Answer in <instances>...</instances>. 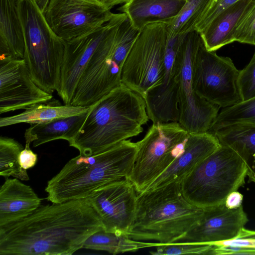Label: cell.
<instances>
[{
  "instance_id": "cell-1",
  "label": "cell",
  "mask_w": 255,
  "mask_h": 255,
  "mask_svg": "<svg viewBox=\"0 0 255 255\" xmlns=\"http://www.w3.org/2000/svg\"><path fill=\"white\" fill-rule=\"evenodd\" d=\"M102 229L88 198L40 205L28 216L0 226V255H70Z\"/></svg>"
},
{
  "instance_id": "cell-2",
  "label": "cell",
  "mask_w": 255,
  "mask_h": 255,
  "mask_svg": "<svg viewBox=\"0 0 255 255\" xmlns=\"http://www.w3.org/2000/svg\"><path fill=\"white\" fill-rule=\"evenodd\" d=\"M148 120L144 99L122 84L89 107L69 144L81 155L95 154L138 135Z\"/></svg>"
},
{
  "instance_id": "cell-3",
  "label": "cell",
  "mask_w": 255,
  "mask_h": 255,
  "mask_svg": "<svg viewBox=\"0 0 255 255\" xmlns=\"http://www.w3.org/2000/svg\"><path fill=\"white\" fill-rule=\"evenodd\" d=\"M137 150L127 139L101 152L71 159L48 182L47 199L59 203L88 198L96 189L128 178Z\"/></svg>"
},
{
  "instance_id": "cell-4",
  "label": "cell",
  "mask_w": 255,
  "mask_h": 255,
  "mask_svg": "<svg viewBox=\"0 0 255 255\" xmlns=\"http://www.w3.org/2000/svg\"><path fill=\"white\" fill-rule=\"evenodd\" d=\"M203 213V209L184 197L181 182H171L137 194L135 217L127 235L137 241L174 243L198 222Z\"/></svg>"
},
{
  "instance_id": "cell-5",
  "label": "cell",
  "mask_w": 255,
  "mask_h": 255,
  "mask_svg": "<svg viewBox=\"0 0 255 255\" xmlns=\"http://www.w3.org/2000/svg\"><path fill=\"white\" fill-rule=\"evenodd\" d=\"M22 27L23 59L31 78L43 91L58 90L66 41L52 30L36 0H16Z\"/></svg>"
},
{
  "instance_id": "cell-6",
  "label": "cell",
  "mask_w": 255,
  "mask_h": 255,
  "mask_svg": "<svg viewBox=\"0 0 255 255\" xmlns=\"http://www.w3.org/2000/svg\"><path fill=\"white\" fill-rule=\"evenodd\" d=\"M246 165L230 147L221 144L181 182L184 197L204 209L225 204L227 197L245 183Z\"/></svg>"
},
{
  "instance_id": "cell-7",
  "label": "cell",
  "mask_w": 255,
  "mask_h": 255,
  "mask_svg": "<svg viewBox=\"0 0 255 255\" xmlns=\"http://www.w3.org/2000/svg\"><path fill=\"white\" fill-rule=\"evenodd\" d=\"M189 132L178 122L155 123L136 142L128 179L137 193L145 191L181 153Z\"/></svg>"
},
{
  "instance_id": "cell-8",
  "label": "cell",
  "mask_w": 255,
  "mask_h": 255,
  "mask_svg": "<svg viewBox=\"0 0 255 255\" xmlns=\"http://www.w3.org/2000/svg\"><path fill=\"white\" fill-rule=\"evenodd\" d=\"M167 39V23L154 22L146 25L140 31L124 63L122 83L143 98L148 91L161 84Z\"/></svg>"
},
{
  "instance_id": "cell-9",
  "label": "cell",
  "mask_w": 255,
  "mask_h": 255,
  "mask_svg": "<svg viewBox=\"0 0 255 255\" xmlns=\"http://www.w3.org/2000/svg\"><path fill=\"white\" fill-rule=\"evenodd\" d=\"M127 17L119 13L82 73L71 105L90 107L122 84V68L127 56L117 50L116 40L120 25Z\"/></svg>"
},
{
  "instance_id": "cell-10",
  "label": "cell",
  "mask_w": 255,
  "mask_h": 255,
  "mask_svg": "<svg viewBox=\"0 0 255 255\" xmlns=\"http://www.w3.org/2000/svg\"><path fill=\"white\" fill-rule=\"evenodd\" d=\"M202 39L196 30L184 34L179 50L181 68L179 79L178 123L189 133L208 132L219 114L220 107L200 97L193 87L194 61Z\"/></svg>"
},
{
  "instance_id": "cell-11",
  "label": "cell",
  "mask_w": 255,
  "mask_h": 255,
  "mask_svg": "<svg viewBox=\"0 0 255 255\" xmlns=\"http://www.w3.org/2000/svg\"><path fill=\"white\" fill-rule=\"evenodd\" d=\"M239 73L231 58L207 50L202 41L192 76L193 89L200 97L222 108L241 102Z\"/></svg>"
},
{
  "instance_id": "cell-12",
  "label": "cell",
  "mask_w": 255,
  "mask_h": 255,
  "mask_svg": "<svg viewBox=\"0 0 255 255\" xmlns=\"http://www.w3.org/2000/svg\"><path fill=\"white\" fill-rule=\"evenodd\" d=\"M52 30L66 41L90 33L114 13L97 0H36Z\"/></svg>"
},
{
  "instance_id": "cell-13",
  "label": "cell",
  "mask_w": 255,
  "mask_h": 255,
  "mask_svg": "<svg viewBox=\"0 0 255 255\" xmlns=\"http://www.w3.org/2000/svg\"><path fill=\"white\" fill-rule=\"evenodd\" d=\"M136 193L132 183L126 178L99 188L88 197L105 231L127 235L135 215Z\"/></svg>"
},
{
  "instance_id": "cell-14",
  "label": "cell",
  "mask_w": 255,
  "mask_h": 255,
  "mask_svg": "<svg viewBox=\"0 0 255 255\" xmlns=\"http://www.w3.org/2000/svg\"><path fill=\"white\" fill-rule=\"evenodd\" d=\"M183 36L168 38L161 84L148 91L144 98L149 119L153 123L178 122V100L181 68L179 47Z\"/></svg>"
},
{
  "instance_id": "cell-15",
  "label": "cell",
  "mask_w": 255,
  "mask_h": 255,
  "mask_svg": "<svg viewBox=\"0 0 255 255\" xmlns=\"http://www.w3.org/2000/svg\"><path fill=\"white\" fill-rule=\"evenodd\" d=\"M32 80L23 59L0 57V114L52 99Z\"/></svg>"
},
{
  "instance_id": "cell-16",
  "label": "cell",
  "mask_w": 255,
  "mask_h": 255,
  "mask_svg": "<svg viewBox=\"0 0 255 255\" xmlns=\"http://www.w3.org/2000/svg\"><path fill=\"white\" fill-rule=\"evenodd\" d=\"M119 13L90 33L66 41L60 85L57 92L65 105H71L79 79L97 48L115 23Z\"/></svg>"
},
{
  "instance_id": "cell-17",
  "label": "cell",
  "mask_w": 255,
  "mask_h": 255,
  "mask_svg": "<svg viewBox=\"0 0 255 255\" xmlns=\"http://www.w3.org/2000/svg\"><path fill=\"white\" fill-rule=\"evenodd\" d=\"M248 222L242 205L229 209L223 204L204 208L198 222L176 242L214 244L231 240Z\"/></svg>"
},
{
  "instance_id": "cell-18",
  "label": "cell",
  "mask_w": 255,
  "mask_h": 255,
  "mask_svg": "<svg viewBox=\"0 0 255 255\" xmlns=\"http://www.w3.org/2000/svg\"><path fill=\"white\" fill-rule=\"evenodd\" d=\"M220 145L218 139L212 133H189L181 153L146 190L173 182H181L199 163Z\"/></svg>"
},
{
  "instance_id": "cell-19",
  "label": "cell",
  "mask_w": 255,
  "mask_h": 255,
  "mask_svg": "<svg viewBox=\"0 0 255 255\" xmlns=\"http://www.w3.org/2000/svg\"><path fill=\"white\" fill-rule=\"evenodd\" d=\"M41 199L18 178H6L0 189V226L25 218L40 205Z\"/></svg>"
},
{
  "instance_id": "cell-20",
  "label": "cell",
  "mask_w": 255,
  "mask_h": 255,
  "mask_svg": "<svg viewBox=\"0 0 255 255\" xmlns=\"http://www.w3.org/2000/svg\"><path fill=\"white\" fill-rule=\"evenodd\" d=\"M186 0H129L118 8L131 25L141 31L154 22L168 23L179 12Z\"/></svg>"
},
{
  "instance_id": "cell-21",
  "label": "cell",
  "mask_w": 255,
  "mask_h": 255,
  "mask_svg": "<svg viewBox=\"0 0 255 255\" xmlns=\"http://www.w3.org/2000/svg\"><path fill=\"white\" fill-rule=\"evenodd\" d=\"M253 0H238L219 13L199 33L207 50L216 51L235 41V29Z\"/></svg>"
},
{
  "instance_id": "cell-22",
  "label": "cell",
  "mask_w": 255,
  "mask_h": 255,
  "mask_svg": "<svg viewBox=\"0 0 255 255\" xmlns=\"http://www.w3.org/2000/svg\"><path fill=\"white\" fill-rule=\"evenodd\" d=\"M209 132L238 153L246 165L248 182L255 184V124L237 123Z\"/></svg>"
},
{
  "instance_id": "cell-23",
  "label": "cell",
  "mask_w": 255,
  "mask_h": 255,
  "mask_svg": "<svg viewBox=\"0 0 255 255\" xmlns=\"http://www.w3.org/2000/svg\"><path fill=\"white\" fill-rule=\"evenodd\" d=\"M88 111L46 123L30 125L24 133L25 144L32 143L33 147H37L57 139L70 142L82 127Z\"/></svg>"
},
{
  "instance_id": "cell-24",
  "label": "cell",
  "mask_w": 255,
  "mask_h": 255,
  "mask_svg": "<svg viewBox=\"0 0 255 255\" xmlns=\"http://www.w3.org/2000/svg\"><path fill=\"white\" fill-rule=\"evenodd\" d=\"M24 44L16 0H0V57L23 59Z\"/></svg>"
},
{
  "instance_id": "cell-25",
  "label": "cell",
  "mask_w": 255,
  "mask_h": 255,
  "mask_svg": "<svg viewBox=\"0 0 255 255\" xmlns=\"http://www.w3.org/2000/svg\"><path fill=\"white\" fill-rule=\"evenodd\" d=\"M50 101L29 106L18 115L1 118L0 127H5L20 123L31 125L46 123L59 118L86 112L89 108V107L72 105H61L58 101Z\"/></svg>"
},
{
  "instance_id": "cell-26",
  "label": "cell",
  "mask_w": 255,
  "mask_h": 255,
  "mask_svg": "<svg viewBox=\"0 0 255 255\" xmlns=\"http://www.w3.org/2000/svg\"><path fill=\"white\" fill-rule=\"evenodd\" d=\"M156 243H146L129 238L127 235L109 232L104 229L91 235L85 242L83 248L107 252L113 255L135 252L155 247Z\"/></svg>"
},
{
  "instance_id": "cell-27",
  "label": "cell",
  "mask_w": 255,
  "mask_h": 255,
  "mask_svg": "<svg viewBox=\"0 0 255 255\" xmlns=\"http://www.w3.org/2000/svg\"><path fill=\"white\" fill-rule=\"evenodd\" d=\"M214 0H186L178 14L167 24L168 38H174L195 30L196 25Z\"/></svg>"
},
{
  "instance_id": "cell-28",
  "label": "cell",
  "mask_w": 255,
  "mask_h": 255,
  "mask_svg": "<svg viewBox=\"0 0 255 255\" xmlns=\"http://www.w3.org/2000/svg\"><path fill=\"white\" fill-rule=\"evenodd\" d=\"M24 147L17 141L8 137H0V175L7 178L12 176L27 181L29 177L27 170L19 165L18 157Z\"/></svg>"
},
{
  "instance_id": "cell-29",
  "label": "cell",
  "mask_w": 255,
  "mask_h": 255,
  "mask_svg": "<svg viewBox=\"0 0 255 255\" xmlns=\"http://www.w3.org/2000/svg\"><path fill=\"white\" fill-rule=\"evenodd\" d=\"M237 123L255 124V97L223 108L208 132Z\"/></svg>"
},
{
  "instance_id": "cell-30",
  "label": "cell",
  "mask_w": 255,
  "mask_h": 255,
  "mask_svg": "<svg viewBox=\"0 0 255 255\" xmlns=\"http://www.w3.org/2000/svg\"><path fill=\"white\" fill-rule=\"evenodd\" d=\"M213 244L174 242L162 244L156 243L152 255H212Z\"/></svg>"
},
{
  "instance_id": "cell-31",
  "label": "cell",
  "mask_w": 255,
  "mask_h": 255,
  "mask_svg": "<svg viewBox=\"0 0 255 255\" xmlns=\"http://www.w3.org/2000/svg\"><path fill=\"white\" fill-rule=\"evenodd\" d=\"M233 38L235 41L255 45V0L239 22Z\"/></svg>"
},
{
  "instance_id": "cell-32",
  "label": "cell",
  "mask_w": 255,
  "mask_h": 255,
  "mask_svg": "<svg viewBox=\"0 0 255 255\" xmlns=\"http://www.w3.org/2000/svg\"><path fill=\"white\" fill-rule=\"evenodd\" d=\"M238 84L242 101L255 97V51L250 62L240 70Z\"/></svg>"
},
{
  "instance_id": "cell-33",
  "label": "cell",
  "mask_w": 255,
  "mask_h": 255,
  "mask_svg": "<svg viewBox=\"0 0 255 255\" xmlns=\"http://www.w3.org/2000/svg\"><path fill=\"white\" fill-rule=\"evenodd\" d=\"M239 0H214L208 10L196 25L195 30L200 33L219 13Z\"/></svg>"
},
{
  "instance_id": "cell-34",
  "label": "cell",
  "mask_w": 255,
  "mask_h": 255,
  "mask_svg": "<svg viewBox=\"0 0 255 255\" xmlns=\"http://www.w3.org/2000/svg\"><path fill=\"white\" fill-rule=\"evenodd\" d=\"M37 161V155L30 148V145L25 144V147L20 152L18 161L21 168L29 169L35 166Z\"/></svg>"
},
{
  "instance_id": "cell-35",
  "label": "cell",
  "mask_w": 255,
  "mask_h": 255,
  "mask_svg": "<svg viewBox=\"0 0 255 255\" xmlns=\"http://www.w3.org/2000/svg\"><path fill=\"white\" fill-rule=\"evenodd\" d=\"M243 195L238 191L231 192L227 197L225 205L229 209H236L242 205Z\"/></svg>"
},
{
  "instance_id": "cell-36",
  "label": "cell",
  "mask_w": 255,
  "mask_h": 255,
  "mask_svg": "<svg viewBox=\"0 0 255 255\" xmlns=\"http://www.w3.org/2000/svg\"><path fill=\"white\" fill-rule=\"evenodd\" d=\"M106 8L111 10L113 7L121 4H124L129 0H97Z\"/></svg>"
}]
</instances>
